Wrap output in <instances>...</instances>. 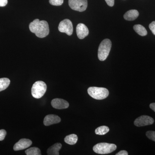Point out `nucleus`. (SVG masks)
<instances>
[{"label": "nucleus", "instance_id": "9d476101", "mask_svg": "<svg viewBox=\"0 0 155 155\" xmlns=\"http://www.w3.org/2000/svg\"><path fill=\"white\" fill-rule=\"evenodd\" d=\"M51 104L53 107L59 110L67 109L69 107V103L62 99H54L51 101Z\"/></svg>", "mask_w": 155, "mask_h": 155}, {"label": "nucleus", "instance_id": "f257e3e1", "mask_svg": "<svg viewBox=\"0 0 155 155\" xmlns=\"http://www.w3.org/2000/svg\"><path fill=\"white\" fill-rule=\"evenodd\" d=\"M29 30L35 33L38 37L44 38L48 35L49 27L47 21H40L39 19H35L31 22L29 25Z\"/></svg>", "mask_w": 155, "mask_h": 155}, {"label": "nucleus", "instance_id": "4468645a", "mask_svg": "<svg viewBox=\"0 0 155 155\" xmlns=\"http://www.w3.org/2000/svg\"><path fill=\"white\" fill-rule=\"evenodd\" d=\"M62 147L61 143H56L48 149L47 154L49 155H59V151Z\"/></svg>", "mask_w": 155, "mask_h": 155}, {"label": "nucleus", "instance_id": "dca6fc26", "mask_svg": "<svg viewBox=\"0 0 155 155\" xmlns=\"http://www.w3.org/2000/svg\"><path fill=\"white\" fill-rule=\"evenodd\" d=\"M78 140L77 136L75 134H71L67 135L64 139V141L67 144L74 145L75 144Z\"/></svg>", "mask_w": 155, "mask_h": 155}, {"label": "nucleus", "instance_id": "f3484780", "mask_svg": "<svg viewBox=\"0 0 155 155\" xmlns=\"http://www.w3.org/2000/svg\"><path fill=\"white\" fill-rule=\"evenodd\" d=\"M10 79L6 78H0V91L5 90L10 84Z\"/></svg>", "mask_w": 155, "mask_h": 155}, {"label": "nucleus", "instance_id": "6ab92c4d", "mask_svg": "<svg viewBox=\"0 0 155 155\" xmlns=\"http://www.w3.org/2000/svg\"><path fill=\"white\" fill-rule=\"evenodd\" d=\"M110 130L107 126H101L98 127L95 130L96 134L97 135H103L106 134Z\"/></svg>", "mask_w": 155, "mask_h": 155}, {"label": "nucleus", "instance_id": "423d86ee", "mask_svg": "<svg viewBox=\"0 0 155 155\" xmlns=\"http://www.w3.org/2000/svg\"><path fill=\"white\" fill-rule=\"evenodd\" d=\"M69 5L72 10L83 12L87 7V0H69Z\"/></svg>", "mask_w": 155, "mask_h": 155}, {"label": "nucleus", "instance_id": "2eb2a0df", "mask_svg": "<svg viewBox=\"0 0 155 155\" xmlns=\"http://www.w3.org/2000/svg\"><path fill=\"white\" fill-rule=\"evenodd\" d=\"M134 29L138 35L142 36H146L147 32L146 28L143 25L137 24L134 26Z\"/></svg>", "mask_w": 155, "mask_h": 155}, {"label": "nucleus", "instance_id": "a211bd4d", "mask_svg": "<svg viewBox=\"0 0 155 155\" xmlns=\"http://www.w3.org/2000/svg\"><path fill=\"white\" fill-rule=\"evenodd\" d=\"M25 153L27 155H41L40 150L38 148L33 147L28 149L25 151Z\"/></svg>", "mask_w": 155, "mask_h": 155}, {"label": "nucleus", "instance_id": "bb28decb", "mask_svg": "<svg viewBox=\"0 0 155 155\" xmlns=\"http://www.w3.org/2000/svg\"><path fill=\"white\" fill-rule=\"evenodd\" d=\"M150 108L155 112V103H152L150 104Z\"/></svg>", "mask_w": 155, "mask_h": 155}, {"label": "nucleus", "instance_id": "6e6552de", "mask_svg": "<svg viewBox=\"0 0 155 155\" xmlns=\"http://www.w3.org/2000/svg\"><path fill=\"white\" fill-rule=\"evenodd\" d=\"M154 120L152 117L148 116H141L135 119L134 124L137 127H142L147 125H152Z\"/></svg>", "mask_w": 155, "mask_h": 155}, {"label": "nucleus", "instance_id": "aec40b11", "mask_svg": "<svg viewBox=\"0 0 155 155\" xmlns=\"http://www.w3.org/2000/svg\"><path fill=\"white\" fill-rule=\"evenodd\" d=\"M146 136L150 140L155 142V131L152 130L147 131Z\"/></svg>", "mask_w": 155, "mask_h": 155}, {"label": "nucleus", "instance_id": "412c9836", "mask_svg": "<svg viewBox=\"0 0 155 155\" xmlns=\"http://www.w3.org/2000/svg\"><path fill=\"white\" fill-rule=\"evenodd\" d=\"M51 5L54 6H61L64 3V0H49Z\"/></svg>", "mask_w": 155, "mask_h": 155}, {"label": "nucleus", "instance_id": "393cba45", "mask_svg": "<svg viewBox=\"0 0 155 155\" xmlns=\"http://www.w3.org/2000/svg\"><path fill=\"white\" fill-rule=\"evenodd\" d=\"M105 1L107 4L110 7L114 6V0H105Z\"/></svg>", "mask_w": 155, "mask_h": 155}, {"label": "nucleus", "instance_id": "f03ea898", "mask_svg": "<svg viewBox=\"0 0 155 155\" xmlns=\"http://www.w3.org/2000/svg\"><path fill=\"white\" fill-rule=\"evenodd\" d=\"M112 43L109 39H105L100 44L98 50V58L101 61H104L107 58L110 51Z\"/></svg>", "mask_w": 155, "mask_h": 155}, {"label": "nucleus", "instance_id": "39448f33", "mask_svg": "<svg viewBox=\"0 0 155 155\" xmlns=\"http://www.w3.org/2000/svg\"><path fill=\"white\" fill-rule=\"evenodd\" d=\"M46 90L47 85L45 83L39 81L33 84L31 88V94L35 98H41L45 93Z\"/></svg>", "mask_w": 155, "mask_h": 155}, {"label": "nucleus", "instance_id": "b1692460", "mask_svg": "<svg viewBox=\"0 0 155 155\" xmlns=\"http://www.w3.org/2000/svg\"><path fill=\"white\" fill-rule=\"evenodd\" d=\"M8 0H0V7H5L8 4Z\"/></svg>", "mask_w": 155, "mask_h": 155}, {"label": "nucleus", "instance_id": "20e7f679", "mask_svg": "<svg viewBox=\"0 0 155 155\" xmlns=\"http://www.w3.org/2000/svg\"><path fill=\"white\" fill-rule=\"evenodd\" d=\"M117 148L116 145L113 143H101L93 147L94 151L100 154H106L113 152Z\"/></svg>", "mask_w": 155, "mask_h": 155}, {"label": "nucleus", "instance_id": "4be33fe9", "mask_svg": "<svg viewBox=\"0 0 155 155\" xmlns=\"http://www.w3.org/2000/svg\"><path fill=\"white\" fill-rule=\"evenodd\" d=\"M6 134H7V132L4 129L0 130V141L4 140Z\"/></svg>", "mask_w": 155, "mask_h": 155}, {"label": "nucleus", "instance_id": "0eeeda50", "mask_svg": "<svg viewBox=\"0 0 155 155\" xmlns=\"http://www.w3.org/2000/svg\"><path fill=\"white\" fill-rule=\"evenodd\" d=\"M58 30L61 32L67 34L70 36L73 33V25L72 22L69 19H65L61 21L58 26Z\"/></svg>", "mask_w": 155, "mask_h": 155}, {"label": "nucleus", "instance_id": "9b49d317", "mask_svg": "<svg viewBox=\"0 0 155 155\" xmlns=\"http://www.w3.org/2000/svg\"><path fill=\"white\" fill-rule=\"evenodd\" d=\"M76 34L78 38L82 39L88 35V28L83 23H79L76 27Z\"/></svg>", "mask_w": 155, "mask_h": 155}, {"label": "nucleus", "instance_id": "1a4fd4ad", "mask_svg": "<svg viewBox=\"0 0 155 155\" xmlns=\"http://www.w3.org/2000/svg\"><path fill=\"white\" fill-rule=\"evenodd\" d=\"M32 144V141L28 139H21L14 146L15 151L20 150L27 148Z\"/></svg>", "mask_w": 155, "mask_h": 155}, {"label": "nucleus", "instance_id": "ddd939ff", "mask_svg": "<svg viewBox=\"0 0 155 155\" xmlns=\"http://www.w3.org/2000/svg\"><path fill=\"white\" fill-rule=\"evenodd\" d=\"M139 15L137 10H131L127 11L124 15V18L128 21H133L138 17Z\"/></svg>", "mask_w": 155, "mask_h": 155}, {"label": "nucleus", "instance_id": "a878e982", "mask_svg": "<svg viewBox=\"0 0 155 155\" xmlns=\"http://www.w3.org/2000/svg\"><path fill=\"white\" fill-rule=\"evenodd\" d=\"M128 153L125 150L120 151L119 153L116 154V155H128Z\"/></svg>", "mask_w": 155, "mask_h": 155}, {"label": "nucleus", "instance_id": "5701e85b", "mask_svg": "<svg viewBox=\"0 0 155 155\" xmlns=\"http://www.w3.org/2000/svg\"><path fill=\"white\" fill-rule=\"evenodd\" d=\"M149 28L155 35V21H153L149 25Z\"/></svg>", "mask_w": 155, "mask_h": 155}, {"label": "nucleus", "instance_id": "7ed1b4c3", "mask_svg": "<svg viewBox=\"0 0 155 155\" xmlns=\"http://www.w3.org/2000/svg\"><path fill=\"white\" fill-rule=\"evenodd\" d=\"M87 92L91 97L96 100L104 99L109 94V91L107 88L96 87H89Z\"/></svg>", "mask_w": 155, "mask_h": 155}, {"label": "nucleus", "instance_id": "f8f14e48", "mask_svg": "<svg viewBox=\"0 0 155 155\" xmlns=\"http://www.w3.org/2000/svg\"><path fill=\"white\" fill-rule=\"evenodd\" d=\"M61 121V118L58 116L50 114L45 117L44 120V124L45 126H49L53 124L59 123Z\"/></svg>", "mask_w": 155, "mask_h": 155}]
</instances>
